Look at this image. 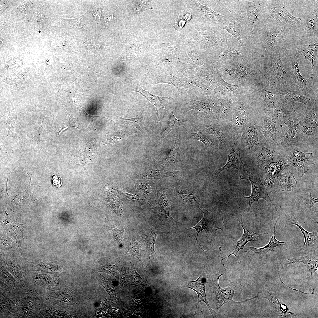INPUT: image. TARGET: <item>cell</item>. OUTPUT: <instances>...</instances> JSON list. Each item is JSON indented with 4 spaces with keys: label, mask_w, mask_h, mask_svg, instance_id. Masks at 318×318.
Here are the masks:
<instances>
[{
    "label": "cell",
    "mask_w": 318,
    "mask_h": 318,
    "mask_svg": "<svg viewBox=\"0 0 318 318\" xmlns=\"http://www.w3.org/2000/svg\"><path fill=\"white\" fill-rule=\"evenodd\" d=\"M290 29L270 23L262 29L260 39L267 55L279 53L292 38Z\"/></svg>",
    "instance_id": "cell-1"
},
{
    "label": "cell",
    "mask_w": 318,
    "mask_h": 318,
    "mask_svg": "<svg viewBox=\"0 0 318 318\" xmlns=\"http://www.w3.org/2000/svg\"><path fill=\"white\" fill-rule=\"evenodd\" d=\"M186 37L199 43L203 49L208 52H213L227 45V39L215 28L207 26H201L195 30L187 29Z\"/></svg>",
    "instance_id": "cell-2"
},
{
    "label": "cell",
    "mask_w": 318,
    "mask_h": 318,
    "mask_svg": "<svg viewBox=\"0 0 318 318\" xmlns=\"http://www.w3.org/2000/svg\"><path fill=\"white\" fill-rule=\"evenodd\" d=\"M267 16L270 23L290 29L300 27L302 19L292 15L281 1H271Z\"/></svg>",
    "instance_id": "cell-3"
},
{
    "label": "cell",
    "mask_w": 318,
    "mask_h": 318,
    "mask_svg": "<svg viewBox=\"0 0 318 318\" xmlns=\"http://www.w3.org/2000/svg\"><path fill=\"white\" fill-rule=\"evenodd\" d=\"M187 7L196 20L206 26L214 28L221 27L227 18L197 1H189Z\"/></svg>",
    "instance_id": "cell-4"
},
{
    "label": "cell",
    "mask_w": 318,
    "mask_h": 318,
    "mask_svg": "<svg viewBox=\"0 0 318 318\" xmlns=\"http://www.w3.org/2000/svg\"><path fill=\"white\" fill-rule=\"evenodd\" d=\"M288 54L291 59L292 68L289 74L291 84L308 92L312 96L318 93L317 77L315 75L309 78H304L301 75L298 64L299 59L294 51L289 52Z\"/></svg>",
    "instance_id": "cell-5"
},
{
    "label": "cell",
    "mask_w": 318,
    "mask_h": 318,
    "mask_svg": "<svg viewBox=\"0 0 318 318\" xmlns=\"http://www.w3.org/2000/svg\"><path fill=\"white\" fill-rule=\"evenodd\" d=\"M307 107L305 112L298 114L302 141L318 138V102Z\"/></svg>",
    "instance_id": "cell-6"
},
{
    "label": "cell",
    "mask_w": 318,
    "mask_h": 318,
    "mask_svg": "<svg viewBox=\"0 0 318 318\" xmlns=\"http://www.w3.org/2000/svg\"><path fill=\"white\" fill-rule=\"evenodd\" d=\"M277 87L280 101L283 103L292 105L301 103L309 107L318 102L308 92L291 84L281 85L277 83Z\"/></svg>",
    "instance_id": "cell-7"
},
{
    "label": "cell",
    "mask_w": 318,
    "mask_h": 318,
    "mask_svg": "<svg viewBox=\"0 0 318 318\" xmlns=\"http://www.w3.org/2000/svg\"><path fill=\"white\" fill-rule=\"evenodd\" d=\"M223 263L221 261L219 271L216 274L208 277V283H209L210 286L212 289L213 292L216 296V304L214 310L216 313L218 311L221 307L226 303H239L251 300V298H250L242 302L234 301L233 300L235 292L234 288H222L220 287L219 284V279L220 276L223 274Z\"/></svg>",
    "instance_id": "cell-8"
},
{
    "label": "cell",
    "mask_w": 318,
    "mask_h": 318,
    "mask_svg": "<svg viewBox=\"0 0 318 318\" xmlns=\"http://www.w3.org/2000/svg\"><path fill=\"white\" fill-rule=\"evenodd\" d=\"M280 123L281 145L290 149L297 147L302 142L298 114Z\"/></svg>",
    "instance_id": "cell-9"
},
{
    "label": "cell",
    "mask_w": 318,
    "mask_h": 318,
    "mask_svg": "<svg viewBox=\"0 0 318 318\" xmlns=\"http://www.w3.org/2000/svg\"><path fill=\"white\" fill-rule=\"evenodd\" d=\"M249 177L248 179L251 185L252 191L251 195L248 197H244L249 202L248 207V212L250 209L252 204L260 199L265 200L268 205L270 207L277 209L276 205L274 203L269 196L265 187L263 184L259 175L257 172L254 169L246 170Z\"/></svg>",
    "instance_id": "cell-10"
},
{
    "label": "cell",
    "mask_w": 318,
    "mask_h": 318,
    "mask_svg": "<svg viewBox=\"0 0 318 318\" xmlns=\"http://www.w3.org/2000/svg\"><path fill=\"white\" fill-rule=\"evenodd\" d=\"M279 53L267 55L266 59L264 71L270 76L274 77L278 84L281 85L290 83L289 74L284 69Z\"/></svg>",
    "instance_id": "cell-11"
},
{
    "label": "cell",
    "mask_w": 318,
    "mask_h": 318,
    "mask_svg": "<svg viewBox=\"0 0 318 318\" xmlns=\"http://www.w3.org/2000/svg\"><path fill=\"white\" fill-rule=\"evenodd\" d=\"M200 210L203 213V217L195 226L188 229H195L197 233L196 238L197 244L201 247L202 250L203 249L199 244L197 237L199 233L204 229L206 230V234H216L218 229L222 230L225 227V223L222 218L206 210Z\"/></svg>",
    "instance_id": "cell-12"
},
{
    "label": "cell",
    "mask_w": 318,
    "mask_h": 318,
    "mask_svg": "<svg viewBox=\"0 0 318 318\" xmlns=\"http://www.w3.org/2000/svg\"><path fill=\"white\" fill-rule=\"evenodd\" d=\"M261 167L263 169L265 174L264 185L267 189H270L278 183L281 173V172L288 166L287 160L283 156Z\"/></svg>",
    "instance_id": "cell-13"
},
{
    "label": "cell",
    "mask_w": 318,
    "mask_h": 318,
    "mask_svg": "<svg viewBox=\"0 0 318 318\" xmlns=\"http://www.w3.org/2000/svg\"><path fill=\"white\" fill-rule=\"evenodd\" d=\"M290 149L291 155L284 156L287 160L288 166L294 167L302 177L308 170L309 166L315 164L314 162L309 160L313 157V153H305L297 147Z\"/></svg>",
    "instance_id": "cell-14"
},
{
    "label": "cell",
    "mask_w": 318,
    "mask_h": 318,
    "mask_svg": "<svg viewBox=\"0 0 318 318\" xmlns=\"http://www.w3.org/2000/svg\"><path fill=\"white\" fill-rule=\"evenodd\" d=\"M241 138L246 149L252 151L265 140L259 126L253 121L248 123L242 132Z\"/></svg>",
    "instance_id": "cell-15"
},
{
    "label": "cell",
    "mask_w": 318,
    "mask_h": 318,
    "mask_svg": "<svg viewBox=\"0 0 318 318\" xmlns=\"http://www.w3.org/2000/svg\"><path fill=\"white\" fill-rule=\"evenodd\" d=\"M267 116L275 123H281L297 115L292 105L279 100L264 111Z\"/></svg>",
    "instance_id": "cell-16"
},
{
    "label": "cell",
    "mask_w": 318,
    "mask_h": 318,
    "mask_svg": "<svg viewBox=\"0 0 318 318\" xmlns=\"http://www.w3.org/2000/svg\"><path fill=\"white\" fill-rule=\"evenodd\" d=\"M208 276L205 272H203L196 280L183 282L182 283V285L184 287L193 290L196 292L198 295V299L196 302L195 314L198 304L200 302H203L206 305L213 317L216 318V313L215 311L211 308L206 298L205 286L206 284L208 283Z\"/></svg>",
    "instance_id": "cell-17"
},
{
    "label": "cell",
    "mask_w": 318,
    "mask_h": 318,
    "mask_svg": "<svg viewBox=\"0 0 318 318\" xmlns=\"http://www.w3.org/2000/svg\"><path fill=\"white\" fill-rule=\"evenodd\" d=\"M249 112L244 105H239L233 110L229 122V126L234 134L242 133L249 123Z\"/></svg>",
    "instance_id": "cell-18"
},
{
    "label": "cell",
    "mask_w": 318,
    "mask_h": 318,
    "mask_svg": "<svg viewBox=\"0 0 318 318\" xmlns=\"http://www.w3.org/2000/svg\"><path fill=\"white\" fill-rule=\"evenodd\" d=\"M264 75L266 79V84L262 93L264 101V110L265 111L277 101L280 100V99L276 79L265 72Z\"/></svg>",
    "instance_id": "cell-19"
},
{
    "label": "cell",
    "mask_w": 318,
    "mask_h": 318,
    "mask_svg": "<svg viewBox=\"0 0 318 318\" xmlns=\"http://www.w3.org/2000/svg\"><path fill=\"white\" fill-rule=\"evenodd\" d=\"M254 297V299L258 298L259 299L262 298L266 299L281 316L288 317L292 316L289 314L294 315L289 311L287 306L284 304L270 289L266 285L261 287L257 294Z\"/></svg>",
    "instance_id": "cell-20"
},
{
    "label": "cell",
    "mask_w": 318,
    "mask_h": 318,
    "mask_svg": "<svg viewBox=\"0 0 318 318\" xmlns=\"http://www.w3.org/2000/svg\"><path fill=\"white\" fill-rule=\"evenodd\" d=\"M288 221L291 224L298 227L303 234L304 242L303 245L300 246V249L308 253L315 251L318 247V232L315 231L309 232L304 229L297 221L294 211L289 216Z\"/></svg>",
    "instance_id": "cell-21"
},
{
    "label": "cell",
    "mask_w": 318,
    "mask_h": 318,
    "mask_svg": "<svg viewBox=\"0 0 318 318\" xmlns=\"http://www.w3.org/2000/svg\"><path fill=\"white\" fill-rule=\"evenodd\" d=\"M230 147L227 153L228 160L226 164L216 170L217 176L222 171L230 168H234L239 171H246V168L240 157L241 149L234 142L230 143Z\"/></svg>",
    "instance_id": "cell-22"
},
{
    "label": "cell",
    "mask_w": 318,
    "mask_h": 318,
    "mask_svg": "<svg viewBox=\"0 0 318 318\" xmlns=\"http://www.w3.org/2000/svg\"><path fill=\"white\" fill-rule=\"evenodd\" d=\"M242 226L244 232L240 239L237 241L236 247L232 252L228 256V258L232 254L235 255L237 261L240 263L241 261L239 255V251L241 249H243L244 246L248 242L251 241H258L263 235L268 234L267 232L263 233H256L248 226L245 225L243 223L242 216L241 221H238Z\"/></svg>",
    "instance_id": "cell-23"
},
{
    "label": "cell",
    "mask_w": 318,
    "mask_h": 318,
    "mask_svg": "<svg viewBox=\"0 0 318 318\" xmlns=\"http://www.w3.org/2000/svg\"><path fill=\"white\" fill-rule=\"evenodd\" d=\"M260 129L265 139L271 145L276 146L281 145V133L276 129L275 123L267 116L261 121Z\"/></svg>",
    "instance_id": "cell-24"
},
{
    "label": "cell",
    "mask_w": 318,
    "mask_h": 318,
    "mask_svg": "<svg viewBox=\"0 0 318 318\" xmlns=\"http://www.w3.org/2000/svg\"><path fill=\"white\" fill-rule=\"evenodd\" d=\"M132 91L141 94L154 106L157 112L156 122L157 124L158 121L161 122L163 119V110L168 102L169 97L154 95L143 89L139 84L134 87Z\"/></svg>",
    "instance_id": "cell-25"
},
{
    "label": "cell",
    "mask_w": 318,
    "mask_h": 318,
    "mask_svg": "<svg viewBox=\"0 0 318 318\" xmlns=\"http://www.w3.org/2000/svg\"><path fill=\"white\" fill-rule=\"evenodd\" d=\"M254 152V161L255 164L261 166L275 161L284 156L281 155L276 150L268 148L262 144L252 150Z\"/></svg>",
    "instance_id": "cell-26"
},
{
    "label": "cell",
    "mask_w": 318,
    "mask_h": 318,
    "mask_svg": "<svg viewBox=\"0 0 318 318\" xmlns=\"http://www.w3.org/2000/svg\"><path fill=\"white\" fill-rule=\"evenodd\" d=\"M213 101H196L193 100L188 104V109L195 117L206 119L213 114Z\"/></svg>",
    "instance_id": "cell-27"
},
{
    "label": "cell",
    "mask_w": 318,
    "mask_h": 318,
    "mask_svg": "<svg viewBox=\"0 0 318 318\" xmlns=\"http://www.w3.org/2000/svg\"><path fill=\"white\" fill-rule=\"evenodd\" d=\"M318 39L299 47L294 51L296 55L299 60L307 59L311 63V76L313 74V68L315 63L317 59Z\"/></svg>",
    "instance_id": "cell-28"
},
{
    "label": "cell",
    "mask_w": 318,
    "mask_h": 318,
    "mask_svg": "<svg viewBox=\"0 0 318 318\" xmlns=\"http://www.w3.org/2000/svg\"><path fill=\"white\" fill-rule=\"evenodd\" d=\"M301 262L303 263L307 267L312 275L313 272L316 271L318 266V255L315 251L309 253L308 254L304 256L295 257L292 258H284L282 261L281 270L287 266V265L295 263Z\"/></svg>",
    "instance_id": "cell-29"
},
{
    "label": "cell",
    "mask_w": 318,
    "mask_h": 318,
    "mask_svg": "<svg viewBox=\"0 0 318 318\" xmlns=\"http://www.w3.org/2000/svg\"><path fill=\"white\" fill-rule=\"evenodd\" d=\"M248 19L253 31L258 29L262 21L263 13L261 4L258 1H246Z\"/></svg>",
    "instance_id": "cell-30"
},
{
    "label": "cell",
    "mask_w": 318,
    "mask_h": 318,
    "mask_svg": "<svg viewBox=\"0 0 318 318\" xmlns=\"http://www.w3.org/2000/svg\"><path fill=\"white\" fill-rule=\"evenodd\" d=\"M278 220H277L275 223L273 235L267 245L264 247L259 248L248 246V247L249 249H245L244 251L248 253L252 252L253 254H258L259 259H261L268 252L274 251V249L275 247L286 245V242L280 241L277 240L275 237V228Z\"/></svg>",
    "instance_id": "cell-31"
},
{
    "label": "cell",
    "mask_w": 318,
    "mask_h": 318,
    "mask_svg": "<svg viewBox=\"0 0 318 318\" xmlns=\"http://www.w3.org/2000/svg\"><path fill=\"white\" fill-rule=\"evenodd\" d=\"M241 20V17L235 14H233L226 18L222 24L221 28L226 30L234 37L237 39L240 43L242 47L244 48L240 34Z\"/></svg>",
    "instance_id": "cell-32"
},
{
    "label": "cell",
    "mask_w": 318,
    "mask_h": 318,
    "mask_svg": "<svg viewBox=\"0 0 318 318\" xmlns=\"http://www.w3.org/2000/svg\"><path fill=\"white\" fill-rule=\"evenodd\" d=\"M186 53V61L183 62V68L184 70L205 66V64L198 56L193 44L187 45Z\"/></svg>",
    "instance_id": "cell-33"
},
{
    "label": "cell",
    "mask_w": 318,
    "mask_h": 318,
    "mask_svg": "<svg viewBox=\"0 0 318 318\" xmlns=\"http://www.w3.org/2000/svg\"><path fill=\"white\" fill-rule=\"evenodd\" d=\"M213 114L218 120L227 117L231 112L232 105L229 100L213 101Z\"/></svg>",
    "instance_id": "cell-34"
},
{
    "label": "cell",
    "mask_w": 318,
    "mask_h": 318,
    "mask_svg": "<svg viewBox=\"0 0 318 318\" xmlns=\"http://www.w3.org/2000/svg\"><path fill=\"white\" fill-rule=\"evenodd\" d=\"M181 70L177 75L175 74V72H168L167 71L163 73L162 74L156 78L155 84L167 83L173 85L175 87L181 88L183 86V82L184 77H178L183 71Z\"/></svg>",
    "instance_id": "cell-35"
},
{
    "label": "cell",
    "mask_w": 318,
    "mask_h": 318,
    "mask_svg": "<svg viewBox=\"0 0 318 318\" xmlns=\"http://www.w3.org/2000/svg\"><path fill=\"white\" fill-rule=\"evenodd\" d=\"M318 21L317 16L311 14L306 16L304 20L302 21L300 27H302L303 32L307 37L317 36Z\"/></svg>",
    "instance_id": "cell-36"
},
{
    "label": "cell",
    "mask_w": 318,
    "mask_h": 318,
    "mask_svg": "<svg viewBox=\"0 0 318 318\" xmlns=\"http://www.w3.org/2000/svg\"><path fill=\"white\" fill-rule=\"evenodd\" d=\"M128 135L127 131L120 125L115 123L113 130L105 135L102 146L105 144L111 145L119 143Z\"/></svg>",
    "instance_id": "cell-37"
},
{
    "label": "cell",
    "mask_w": 318,
    "mask_h": 318,
    "mask_svg": "<svg viewBox=\"0 0 318 318\" xmlns=\"http://www.w3.org/2000/svg\"><path fill=\"white\" fill-rule=\"evenodd\" d=\"M202 127L208 133L213 135L218 139L221 146L224 145L226 142V135L217 123L206 122L202 124Z\"/></svg>",
    "instance_id": "cell-38"
},
{
    "label": "cell",
    "mask_w": 318,
    "mask_h": 318,
    "mask_svg": "<svg viewBox=\"0 0 318 318\" xmlns=\"http://www.w3.org/2000/svg\"><path fill=\"white\" fill-rule=\"evenodd\" d=\"M297 183L293 174L290 171L281 173L277 183L279 189L285 192L293 191L295 189Z\"/></svg>",
    "instance_id": "cell-39"
},
{
    "label": "cell",
    "mask_w": 318,
    "mask_h": 318,
    "mask_svg": "<svg viewBox=\"0 0 318 318\" xmlns=\"http://www.w3.org/2000/svg\"><path fill=\"white\" fill-rule=\"evenodd\" d=\"M169 107V116L167 127L157 136L158 139L161 140L171 131L176 130L178 127L184 125L187 122V120H179L175 117L173 114L172 103H171Z\"/></svg>",
    "instance_id": "cell-40"
},
{
    "label": "cell",
    "mask_w": 318,
    "mask_h": 318,
    "mask_svg": "<svg viewBox=\"0 0 318 318\" xmlns=\"http://www.w3.org/2000/svg\"><path fill=\"white\" fill-rule=\"evenodd\" d=\"M157 235L156 231H151L146 236L145 250L147 257V266L151 265L153 263L155 258L157 256L154 250L155 244Z\"/></svg>",
    "instance_id": "cell-41"
},
{
    "label": "cell",
    "mask_w": 318,
    "mask_h": 318,
    "mask_svg": "<svg viewBox=\"0 0 318 318\" xmlns=\"http://www.w3.org/2000/svg\"><path fill=\"white\" fill-rule=\"evenodd\" d=\"M181 145V140L178 135L176 132L174 143L166 158L163 160L158 162V163L163 165L168 166L171 165L176 162L177 154Z\"/></svg>",
    "instance_id": "cell-42"
},
{
    "label": "cell",
    "mask_w": 318,
    "mask_h": 318,
    "mask_svg": "<svg viewBox=\"0 0 318 318\" xmlns=\"http://www.w3.org/2000/svg\"><path fill=\"white\" fill-rule=\"evenodd\" d=\"M188 133L193 140L201 142L206 146L212 147L215 146V143L213 138L204 134L193 125H191L190 126Z\"/></svg>",
    "instance_id": "cell-43"
},
{
    "label": "cell",
    "mask_w": 318,
    "mask_h": 318,
    "mask_svg": "<svg viewBox=\"0 0 318 318\" xmlns=\"http://www.w3.org/2000/svg\"><path fill=\"white\" fill-rule=\"evenodd\" d=\"M142 245L141 242L136 237L133 235L131 241L125 251V254L127 255L131 254L136 257L144 268L141 254Z\"/></svg>",
    "instance_id": "cell-44"
},
{
    "label": "cell",
    "mask_w": 318,
    "mask_h": 318,
    "mask_svg": "<svg viewBox=\"0 0 318 318\" xmlns=\"http://www.w3.org/2000/svg\"><path fill=\"white\" fill-rule=\"evenodd\" d=\"M122 123L132 126L141 131L145 129L146 121L144 112L141 113L140 115L136 117L129 119L123 118L119 117Z\"/></svg>",
    "instance_id": "cell-45"
},
{
    "label": "cell",
    "mask_w": 318,
    "mask_h": 318,
    "mask_svg": "<svg viewBox=\"0 0 318 318\" xmlns=\"http://www.w3.org/2000/svg\"><path fill=\"white\" fill-rule=\"evenodd\" d=\"M99 274V278L98 279V283L106 289L110 297L111 300H117L118 299L116 297L112 280L108 279L100 274Z\"/></svg>",
    "instance_id": "cell-46"
},
{
    "label": "cell",
    "mask_w": 318,
    "mask_h": 318,
    "mask_svg": "<svg viewBox=\"0 0 318 318\" xmlns=\"http://www.w3.org/2000/svg\"><path fill=\"white\" fill-rule=\"evenodd\" d=\"M115 267L120 274V286L123 290L130 284V275L129 272L123 266L116 264Z\"/></svg>",
    "instance_id": "cell-47"
},
{
    "label": "cell",
    "mask_w": 318,
    "mask_h": 318,
    "mask_svg": "<svg viewBox=\"0 0 318 318\" xmlns=\"http://www.w3.org/2000/svg\"><path fill=\"white\" fill-rule=\"evenodd\" d=\"M131 269L130 271V284L137 286L140 289H143L145 286V284L143 279L140 275L137 273L133 263H132L131 261Z\"/></svg>",
    "instance_id": "cell-48"
},
{
    "label": "cell",
    "mask_w": 318,
    "mask_h": 318,
    "mask_svg": "<svg viewBox=\"0 0 318 318\" xmlns=\"http://www.w3.org/2000/svg\"><path fill=\"white\" fill-rule=\"evenodd\" d=\"M62 108L64 110L67 116V120L66 122L63 125L61 130L58 136L63 131L69 127H76L79 130L81 129V124L78 120L71 115L63 107H62Z\"/></svg>",
    "instance_id": "cell-49"
},
{
    "label": "cell",
    "mask_w": 318,
    "mask_h": 318,
    "mask_svg": "<svg viewBox=\"0 0 318 318\" xmlns=\"http://www.w3.org/2000/svg\"><path fill=\"white\" fill-rule=\"evenodd\" d=\"M312 191H311L310 193L305 197L303 201V207L304 209L307 211H310L313 206L318 201V198H314L312 196L311 193Z\"/></svg>",
    "instance_id": "cell-50"
},
{
    "label": "cell",
    "mask_w": 318,
    "mask_h": 318,
    "mask_svg": "<svg viewBox=\"0 0 318 318\" xmlns=\"http://www.w3.org/2000/svg\"><path fill=\"white\" fill-rule=\"evenodd\" d=\"M125 228L122 229H118L114 226L112 227L113 234L115 239L120 244H123L124 241L126 239L124 232Z\"/></svg>",
    "instance_id": "cell-51"
},
{
    "label": "cell",
    "mask_w": 318,
    "mask_h": 318,
    "mask_svg": "<svg viewBox=\"0 0 318 318\" xmlns=\"http://www.w3.org/2000/svg\"><path fill=\"white\" fill-rule=\"evenodd\" d=\"M115 265L116 264L114 265H112L109 262L106 263L104 265L101 266L100 271H98V272L105 273L108 274L112 276H114L117 278L115 270Z\"/></svg>",
    "instance_id": "cell-52"
},
{
    "label": "cell",
    "mask_w": 318,
    "mask_h": 318,
    "mask_svg": "<svg viewBox=\"0 0 318 318\" xmlns=\"http://www.w3.org/2000/svg\"><path fill=\"white\" fill-rule=\"evenodd\" d=\"M51 180L52 185L55 187L59 188L62 184L61 178L56 174H52L51 177Z\"/></svg>",
    "instance_id": "cell-53"
},
{
    "label": "cell",
    "mask_w": 318,
    "mask_h": 318,
    "mask_svg": "<svg viewBox=\"0 0 318 318\" xmlns=\"http://www.w3.org/2000/svg\"><path fill=\"white\" fill-rule=\"evenodd\" d=\"M83 15H82V16H81L76 18L70 19H69L70 20L71 22H72V24L74 25H76L78 26L81 27H82V24L81 22V19H82Z\"/></svg>",
    "instance_id": "cell-54"
},
{
    "label": "cell",
    "mask_w": 318,
    "mask_h": 318,
    "mask_svg": "<svg viewBox=\"0 0 318 318\" xmlns=\"http://www.w3.org/2000/svg\"><path fill=\"white\" fill-rule=\"evenodd\" d=\"M5 41L3 39H1L0 40V46L3 45L5 43Z\"/></svg>",
    "instance_id": "cell-55"
}]
</instances>
